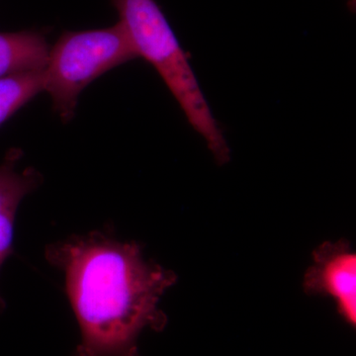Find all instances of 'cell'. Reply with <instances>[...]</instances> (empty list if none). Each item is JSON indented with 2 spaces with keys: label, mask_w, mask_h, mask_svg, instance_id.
Segmentation results:
<instances>
[{
  "label": "cell",
  "mask_w": 356,
  "mask_h": 356,
  "mask_svg": "<svg viewBox=\"0 0 356 356\" xmlns=\"http://www.w3.org/2000/svg\"><path fill=\"white\" fill-rule=\"evenodd\" d=\"M44 70L21 72L0 79V126L32 98L44 91Z\"/></svg>",
  "instance_id": "52a82bcc"
},
{
  "label": "cell",
  "mask_w": 356,
  "mask_h": 356,
  "mask_svg": "<svg viewBox=\"0 0 356 356\" xmlns=\"http://www.w3.org/2000/svg\"><path fill=\"white\" fill-rule=\"evenodd\" d=\"M46 257L64 271L81 327L74 356H140V332L165 327L168 318L159 302L177 275L145 261L137 243L93 232L50 245Z\"/></svg>",
  "instance_id": "6da1fadb"
},
{
  "label": "cell",
  "mask_w": 356,
  "mask_h": 356,
  "mask_svg": "<svg viewBox=\"0 0 356 356\" xmlns=\"http://www.w3.org/2000/svg\"><path fill=\"white\" fill-rule=\"evenodd\" d=\"M138 58L120 23L105 29L67 32L50 49L44 89L64 120L74 116L77 97L110 70Z\"/></svg>",
  "instance_id": "3957f363"
},
{
  "label": "cell",
  "mask_w": 356,
  "mask_h": 356,
  "mask_svg": "<svg viewBox=\"0 0 356 356\" xmlns=\"http://www.w3.org/2000/svg\"><path fill=\"white\" fill-rule=\"evenodd\" d=\"M112 2L138 57L154 65L217 163L221 165L228 163L231 159L228 143L204 97L186 54L156 0Z\"/></svg>",
  "instance_id": "7a4b0ae2"
},
{
  "label": "cell",
  "mask_w": 356,
  "mask_h": 356,
  "mask_svg": "<svg viewBox=\"0 0 356 356\" xmlns=\"http://www.w3.org/2000/svg\"><path fill=\"white\" fill-rule=\"evenodd\" d=\"M314 266L307 270L304 289L312 295H327L337 302L346 322L356 323V254L348 241L323 243L313 252Z\"/></svg>",
  "instance_id": "277c9868"
},
{
  "label": "cell",
  "mask_w": 356,
  "mask_h": 356,
  "mask_svg": "<svg viewBox=\"0 0 356 356\" xmlns=\"http://www.w3.org/2000/svg\"><path fill=\"white\" fill-rule=\"evenodd\" d=\"M50 48L41 33H0V79L21 72L44 70Z\"/></svg>",
  "instance_id": "8992f818"
},
{
  "label": "cell",
  "mask_w": 356,
  "mask_h": 356,
  "mask_svg": "<svg viewBox=\"0 0 356 356\" xmlns=\"http://www.w3.org/2000/svg\"><path fill=\"white\" fill-rule=\"evenodd\" d=\"M18 159V152H11L0 165V267L13 252L14 222L18 206L39 182L35 170H16Z\"/></svg>",
  "instance_id": "5b68a950"
}]
</instances>
